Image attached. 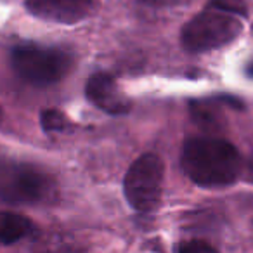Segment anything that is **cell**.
I'll list each match as a JSON object with an SVG mask.
<instances>
[{
	"label": "cell",
	"instance_id": "13",
	"mask_svg": "<svg viewBox=\"0 0 253 253\" xmlns=\"http://www.w3.org/2000/svg\"><path fill=\"white\" fill-rule=\"evenodd\" d=\"M248 179L253 182V155L250 158V163H248Z\"/></svg>",
	"mask_w": 253,
	"mask_h": 253
},
{
	"label": "cell",
	"instance_id": "5",
	"mask_svg": "<svg viewBox=\"0 0 253 253\" xmlns=\"http://www.w3.org/2000/svg\"><path fill=\"white\" fill-rule=\"evenodd\" d=\"M163 162L155 153L139 156L123 180L125 198L134 210L151 211L158 207L163 189Z\"/></svg>",
	"mask_w": 253,
	"mask_h": 253
},
{
	"label": "cell",
	"instance_id": "12",
	"mask_svg": "<svg viewBox=\"0 0 253 253\" xmlns=\"http://www.w3.org/2000/svg\"><path fill=\"white\" fill-rule=\"evenodd\" d=\"M141 2L151 7H179L189 4L191 0H141Z\"/></svg>",
	"mask_w": 253,
	"mask_h": 253
},
{
	"label": "cell",
	"instance_id": "2",
	"mask_svg": "<svg viewBox=\"0 0 253 253\" xmlns=\"http://www.w3.org/2000/svg\"><path fill=\"white\" fill-rule=\"evenodd\" d=\"M180 163L186 175L203 187L229 186L238 179L241 170L238 149L218 137L187 139Z\"/></svg>",
	"mask_w": 253,
	"mask_h": 253
},
{
	"label": "cell",
	"instance_id": "10",
	"mask_svg": "<svg viewBox=\"0 0 253 253\" xmlns=\"http://www.w3.org/2000/svg\"><path fill=\"white\" fill-rule=\"evenodd\" d=\"M40 122H42V126L47 132H63L68 126L66 116L57 109H45L42 113Z\"/></svg>",
	"mask_w": 253,
	"mask_h": 253
},
{
	"label": "cell",
	"instance_id": "9",
	"mask_svg": "<svg viewBox=\"0 0 253 253\" xmlns=\"http://www.w3.org/2000/svg\"><path fill=\"white\" fill-rule=\"evenodd\" d=\"M33 253H85V246L63 232H47L37 239Z\"/></svg>",
	"mask_w": 253,
	"mask_h": 253
},
{
	"label": "cell",
	"instance_id": "4",
	"mask_svg": "<svg viewBox=\"0 0 253 253\" xmlns=\"http://www.w3.org/2000/svg\"><path fill=\"white\" fill-rule=\"evenodd\" d=\"M11 66L18 77L30 84L50 85L70 73L73 59L63 49L26 43L12 50Z\"/></svg>",
	"mask_w": 253,
	"mask_h": 253
},
{
	"label": "cell",
	"instance_id": "15",
	"mask_svg": "<svg viewBox=\"0 0 253 253\" xmlns=\"http://www.w3.org/2000/svg\"><path fill=\"white\" fill-rule=\"evenodd\" d=\"M0 123H2V109H0Z\"/></svg>",
	"mask_w": 253,
	"mask_h": 253
},
{
	"label": "cell",
	"instance_id": "6",
	"mask_svg": "<svg viewBox=\"0 0 253 253\" xmlns=\"http://www.w3.org/2000/svg\"><path fill=\"white\" fill-rule=\"evenodd\" d=\"M26 11L43 21L75 25L94 11V0H26Z\"/></svg>",
	"mask_w": 253,
	"mask_h": 253
},
{
	"label": "cell",
	"instance_id": "1",
	"mask_svg": "<svg viewBox=\"0 0 253 253\" xmlns=\"http://www.w3.org/2000/svg\"><path fill=\"white\" fill-rule=\"evenodd\" d=\"M245 18L246 5L243 0H210L182 28V47L189 52L220 49L238 39Z\"/></svg>",
	"mask_w": 253,
	"mask_h": 253
},
{
	"label": "cell",
	"instance_id": "8",
	"mask_svg": "<svg viewBox=\"0 0 253 253\" xmlns=\"http://www.w3.org/2000/svg\"><path fill=\"white\" fill-rule=\"evenodd\" d=\"M35 225L28 217L12 211H0V245H12L33 234Z\"/></svg>",
	"mask_w": 253,
	"mask_h": 253
},
{
	"label": "cell",
	"instance_id": "7",
	"mask_svg": "<svg viewBox=\"0 0 253 253\" xmlns=\"http://www.w3.org/2000/svg\"><path fill=\"white\" fill-rule=\"evenodd\" d=\"M88 101L109 115H125L130 109V101L120 90L115 78L106 73H94L85 85Z\"/></svg>",
	"mask_w": 253,
	"mask_h": 253
},
{
	"label": "cell",
	"instance_id": "3",
	"mask_svg": "<svg viewBox=\"0 0 253 253\" xmlns=\"http://www.w3.org/2000/svg\"><path fill=\"white\" fill-rule=\"evenodd\" d=\"M56 198V182L32 165L0 162V201L18 205L45 203Z\"/></svg>",
	"mask_w": 253,
	"mask_h": 253
},
{
	"label": "cell",
	"instance_id": "14",
	"mask_svg": "<svg viewBox=\"0 0 253 253\" xmlns=\"http://www.w3.org/2000/svg\"><path fill=\"white\" fill-rule=\"evenodd\" d=\"M248 73H250V77H253V63L250 64V68H248Z\"/></svg>",
	"mask_w": 253,
	"mask_h": 253
},
{
	"label": "cell",
	"instance_id": "11",
	"mask_svg": "<svg viewBox=\"0 0 253 253\" xmlns=\"http://www.w3.org/2000/svg\"><path fill=\"white\" fill-rule=\"evenodd\" d=\"M175 253H218L211 245L200 239H193V241H184L177 246Z\"/></svg>",
	"mask_w": 253,
	"mask_h": 253
}]
</instances>
